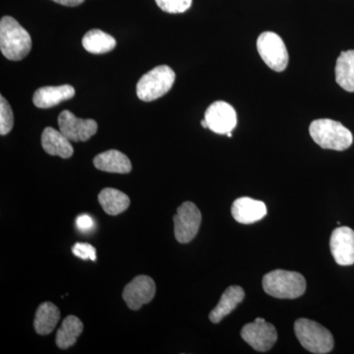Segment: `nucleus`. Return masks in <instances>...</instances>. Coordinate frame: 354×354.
I'll return each instance as SVG.
<instances>
[{
    "label": "nucleus",
    "mask_w": 354,
    "mask_h": 354,
    "mask_svg": "<svg viewBox=\"0 0 354 354\" xmlns=\"http://www.w3.org/2000/svg\"><path fill=\"white\" fill-rule=\"evenodd\" d=\"M0 50L7 59L19 62L32 50V39L14 18L4 16L0 21Z\"/></svg>",
    "instance_id": "1"
},
{
    "label": "nucleus",
    "mask_w": 354,
    "mask_h": 354,
    "mask_svg": "<svg viewBox=\"0 0 354 354\" xmlns=\"http://www.w3.org/2000/svg\"><path fill=\"white\" fill-rule=\"evenodd\" d=\"M310 135L321 148L344 151L353 145V135L339 121L316 120L310 124Z\"/></svg>",
    "instance_id": "2"
},
{
    "label": "nucleus",
    "mask_w": 354,
    "mask_h": 354,
    "mask_svg": "<svg viewBox=\"0 0 354 354\" xmlns=\"http://www.w3.org/2000/svg\"><path fill=\"white\" fill-rule=\"evenodd\" d=\"M265 292L279 299H295L304 295L306 281L297 272L274 270L263 278Z\"/></svg>",
    "instance_id": "3"
},
{
    "label": "nucleus",
    "mask_w": 354,
    "mask_h": 354,
    "mask_svg": "<svg viewBox=\"0 0 354 354\" xmlns=\"http://www.w3.org/2000/svg\"><path fill=\"white\" fill-rule=\"evenodd\" d=\"M295 332L301 346L310 353L326 354L334 348V337L330 330L315 321L298 319L295 323Z\"/></svg>",
    "instance_id": "4"
},
{
    "label": "nucleus",
    "mask_w": 354,
    "mask_h": 354,
    "mask_svg": "<svg viewBox=\"0 0 354 354\" xmlns=\"http://www.w3.org/2000/svg\"><path fill=\"white\" fill-rule=\"evenodd\" d=\"M176 81V73L167 65H160L149 71L137 84V95L141 101L153 102L171 90Z\"/></svg>",
    "instance_id": "5"
},
{
    "label": "nucleus",
    "mask_w": 354,
    "mask_h": 354,
    "mask_svg": "<svg viewBox=\"0 0 354 354\" xmlns=\"http://www.w3.org/2000/svg\"><path fill=\"white\" fill-rule=\"evenodd\" d=\"M257 50L263 62L274 71L283 72L288 66V50L276 32H262L257 39Z\"/></svg>",
    "instance_id": "6"
},
{
    "label": "nucleus",
    "mask_w": 354,
    "mask_h": 354,
    "mask_svg": "<svg viewBox=\"0 0 354 354\" xmlns=\"http://www.w3.org/2000/svg\"><path fill=\"white\" fill-rule=\"evenodd\" d=\"M174 235L179 243H189L195 239L202 223V215L196 205L184 202L174 216Z\"/></svg>",
    "instance_id": "7"
},
{
    "label": "nucleus",
    "mask_w": 354,
    "mask_h": 354,
    "mask_svg": "<svg viewBox=\"0 0 354 354\" xmlns=\"http://www.w3.org/2000/svg\"><path fill=\"white\" fill-rule=\"evenodd\" d=\"M241 335L251 348L261 353L270 351L278 339L276 328L263 318H256L254 322L246 324Z\"/></svg>",
    "instance_id": "8"
},
{
    "label": "nucleus",
    "mask_w": 354,
    "mask_h": 354,
    "mask_svg": "<svg viewBox=\"0 0 354 354\" xmlns=\"http://www.w3.org/2000/svg\"><path fill=\"white\" fill-rule=\"evenodd\" d=\"M58 127L71 142L88 141L97 131V124L94 120L78 118L69 111L59 114Z\"/></svg>",
    "instance_id": "9"
},
{
    "label": "nucleus",
    "mask_w": 354,
    "mask_h": 354,
    "mask_svg": "<svg viewBox=\"0 0 354 354\" xmlns=\"http://www.w3.org/2000/svg\"><path fill=\"white\" fill-rule=\"evenodd\" d=\"M156 295V283L148 276L136 277L130 281L122 292V297L128 308L139 310L144 304L152 301Z\"/></svg>",
    "instance_id": "10"
},
{
    "label": "nucleus",
    "mask_w": 354,
    "mask_h": 354,
    "mask_svg": "<svg viewBox=\"0 0 354 354\" xmlns=\"http://www.w3.org/2000/svg\"><path fill=\"white\" fill-rule=\"evenodd\" d=\"M205 120L208 128L218 134H227L236 127L237 116L235 109L227 102L218 101L207 109Z\"/></svg>",
    "instance_id": "11"
},
{
    "label": "nucleus",
    "mask_w": 354,
    "mask_h": 354,
    "mask_svg": "<svg viewBox=\"0 0 354 354\" xmlns=\"http://www.w3.org/2000/svg\"><path fill=\"white\" fill-rule=\"evenodd\" d=\"M330 248L337 264H354V230L348 227L335 228L330 235Z\"/></svg>",
    "instance_id": "12"
},
{
    "label": "nucleus",
    "mask_w": 354,
    "mask_h": 354,
    "mask_svg": "<svg viewBox=\"0 0 354 354\" xmlns=\"http://www.w3.org/2000/svg\"><path fill=\"white\" fill-rule=\"evenodd\" d=\"M232 216L235 221L243 225H250L262 220L267 215L265 203L249 197L235 200L232 207Z\"/></svg>",
    "instance_id": "13"
},
{
    "label": "nucleus",
    "mask_w": 354,
    "mask_h": 354,
    "mask_svg": "<svg viewBox=\"0 0 354 354\" xmlns=\"http://www.w3.org/2000/svg\"><path fill=\"white\" fill-rule=\"evenodd\" d=\"M75 95V88L70 85L46 86L35 92L32 102L39 109H50L60 102L72 99Z\"/></svg>",
    "instance_id": "14"
},
{
    "label": "nucleus",
    "mask_w": 354,
    "mask_h": 354,
    "mask_svg": "<svg viewBox=\"0 0 354 354\" xmlns=\"http://www.w3.org/2000/svg\"><path fill=\"white\" fill-rule=\"evenodd\" d=\"M70 140L62 131L46 127L41 135V146L48 155L69 158L74 153Z\"/></svg>",
    "instance_id": "15"
},
{
    "label": "nucleus",
    "mask_w": 354,
    "mask_h": 354,
    "mask_svg": "<svg viewBox=\"0 0 354 354\" xmlns=\"http://www.w3.org/2000/svg\"><path fill=\"white\" fill-rule=\"evenodd\" d=\"M244 297H245V292L241 286H230L221 295L220 301L215 308L209 313V320L215 324L220 323L225 317L232 313L243 301Z\"/></svg>",
    "instance_id": "16"
},
{
    "label": "nucleus",
    "mask_w": 354,
    "mask_h": 354,
    "mask_svg": "<svg viewBox=\"0 0 354 354\" xmlns=\"http://www.w3.org/2000/svg\"><path fill=\"white\" fill-rule=\"evenodd\" d=\"M94 165L99 171L111 174H127L132 171V165L127 155L118 150L99 153L94 158Z\"/></svg>",
    "instance_id": "17"
},
{
    "label": "nucleus",
    "mask_w": 354,
    "mask_h": 354,
    "mask_svg": "<svg viewBox=\"0 0 354 354\" xmlns=\"http://www.w3.org/2000/svg\"><path fill=\"white\" fill-rule=\"evenodd\" d=\"M59 309L51 302L39 305L35 316V330L41 335H50L59 322Z\"/></svg>",
    "instance_id": "18"
},
{
    "label": "nucleus",
    "mask_w": 354,
    "mask_h": 354,
    "mask_svg": "<svg viewBox=\"0 0 354 354\" xmlns=\"http://www.w3.org/2000/svg\"><path fill=\"white\" fill-rule=\"evenodd\" d=\"M335 81L346 92H354V50L342 51L335 64Z\"/></svg>",
    "instance_id": "19"
},
{
    "label": "nucleus",
    "mask_w": 354,
    "mask_h": 354,
    "mask_svg": "<svg viewBox=\"0 0 354 354\" xmlns=\"http://www.w3.org/2000/svg\"><path fill=\"white\" fill-rule=\"evenodd\" d=\"M104 211L109 216H118L127 211L130 199L124 193L114 188H104L97 196Z\"/></svg>",
    "instance_id": "20"
},
{
    "label": "nucleus",
    "mask_w": 354,
    "mask_h": 354,
    "mask_svg": "<svg viewBox=\"0 0 354 354\" xmlns=\"http://www.w3.org/2000/svg\"><path fill=\"white\" fill-rule=\"evenodd\" d=\"M84 48L94 55L109 53L116 46V41L111 35L99 29L91 30L82 39Z\"/></svg>",
    "instance_id": "21"
},
{
    "label": "nucleus",
    "mask_w": 354,
    "mask_h": 354,
    "mask_svg": "<svg viewBox=\"0 0 354 354\" xmlns=\"http://www.w3.org/2000/svg\"><path fill=\"white\" fill-rule=\"evenodd\" d=\"M83 323L75 316H68L64 319L62 327L57 330V346L62 349L71 348L76 344L79 335L82 334Z\"/></svg>",
    "instance_id": "22"
},
{
    "label": "nucleus",
    "mask_w": 354,
    "mask_h": 354,
    "mask_svg": "<svg viewBox=\"0 0 354 354\" xmlns=\"http://www.w3.org/2000/svg\"><path fill=\"white\" fill-rule=\"evenodd\" d=\"M14 124L13 111L10 104L4 99L3 95L0 97V134L2 136L8 134L12 130Z\"/></svg>",
    "instance_id": "23"
},
{
    "label": "nucleus",
    "mask_w": 354,
    "mask_h": 354,
    "mask_svg": "<svg viewBox=\"0 0 354 354\" xmlns=\"http://www.w3.org/2000/svg\"><path fill=\"white\" fill-rule=\"evenodd\" d=\"M157 6L165 12L183 13L192 6V0H156Z\"/></svg>",
    "instance_id": "24"
},
{
    "label": "nucleus",
    "mask_w": 354,
    "mask_h": 354,
    "mask_svg": "<svg viewBox=\"0 0 354 354\" xmlns=\"http://www.w3.org/2000/svg\"><path fill=\"white\" fill-rule=\"evenodd\" d=\"M72 253L80 259L92 261L97 259V252H95V247L88 243L78 242L72 247Z\"/></svg>",
    "instance_id": "25"
},
{
    "label": "nucleus",
    "mask_w": 354,
    "mask_h": 354,
    "mask_svg": "<svg viewBox=\"0 0 354 354\" xmlns=\"http://www.w3.org/2000/svg\"><path fill=\"white\" fill-rule=\"evenodd\" d=\"M94 220L88 215H81L77 218L76 225L78 230L82 232H88L94 227Z\"/></svg>",
    "instance_id": "26"
},
{
    "label": "nucleus",
    "mask_w": 354,
    "mask_h": 354,
    "mask_svg": "<svg viewBox=\"0 0 354 354\" xmlns=\"http://www.w3.org/2000/svg\"><path fill=\"white\" fill-rule=\"evenodd\" d=\"M58 4L68 7H75L82 4L85 0H53Z\"/></svg>",
    "instance_id": "27"
},
{
    "label": "nucleus",
    "mask_w": 354,
    "mask_h": 354,
    "mask_svg": "<svg viewBox=\"0 0 354 354\" xmlns=\"http://www.w3.org/2000/svg\"><path fill=\"white\" fill-rule=\"evenodd\" d=\"M201 124H202V127H204V128H208V124H207V121H206V120H205V118H204V120H203L201 121Z\"/></svg>",
    "instance_id": "28"
}]
</instances>
